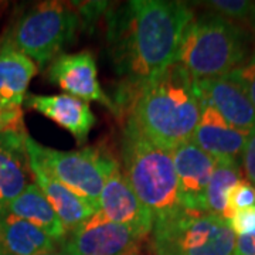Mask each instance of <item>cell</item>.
<instances>
[{
	"instance_id": "ffe728a7",
	"label": "cell",
	"mask_w": 255,
	"mask_h": 255,
	"mask_svg": "<svg viewBox=\"0 0 255 255\" xmlns=\"http://www.w3.org/2000/svg\"><path fill=\"white\" fill-rule=\"evenodd\" d=\"M241 179V167L238 160H216V167L206 190V211L226 220L228 191Z\"/></svg>"
},
{
	"instance_id": "9c48e42d",
	"label": "cell",
	"mask_w": 255,
	"mask_h": 255,
	"mask_svg": "<svg viewBox=\"0 0 255 255\" xmlns=\"http://www.w3.org/2000/svg\"><path fill=\"white\" fill-rule=\"evenodd\" d=\"M47 78L57 87L75 98L102 104L112 112H118L117 104L104 92L98 81V70L94 54L81 51L74 54H60L47 70Z\"/></svg>"
},
{
	"instance_id": "7a4b0ae2",
	"label": "cell",
	"mask_w": 255,
	"mask_h": 255,
	"mask_svg": "<svg viewBox=\"0 0 255 255\" xmlns=\"http://www.w3.org/2000/svg\"><path fill=\"white\" fill-rule=\"evenodd\" d=\"M129 118L153 145L173 152L189 142L200 121L194 78L173 63L143 85L129 102Z\"/></svg>"
},
{
	"instance_id": "603a6c76",
	"label": "cell",
	"mask_w": 255,
	"mask_h": 255,
	"mask_svg": "<svg viewBox=\"0 0 255 255\" xmlns=\"http://www.w3.org/2000/svg\"><path fill=\"white\" fill-rule=\"evenodd\" d=\"M228 77L234 80L244 90L255 110V53Z\"/></svg>"
},
{
	"instance_id": "52a82bcc",
	"label": "cell",
	"mask_w": 255,
	"mask_h": 255,
	"mask_svg": "<svg viewBox=\"0 0 255 255\" xmlns=\"http://www.w3.org/2000/svg\"><path fill=\"white\" fill-rule=\"evenodd\" d=\"M28 159L46 170L55 180L87 200L98 204L102 187L119 163L97 147L80 150H57L26 137Z\"/></svg>"
},
{
	"instance_id": "d6986e66",
	"label": "cell",
	"mask_w": 255,
	"mask_h": 255,
	"mask_svg": "<svg viewBox=\"0 0 255 255\" xmlns=\"http://www.w3.org/2000/svg\"><path fill=\"white\" fill-rule=\"evenodd\" d=\"M6 210L18 219L26 220L43 230L57 243L63 241L68 234L36 182L30 183L14 200L9 203Z\"/></svg>"
},
{
	"instance_id": "d4e9b609",
	"label": "cell",
	"mask_w": 255,
	"mask_h": 255,
	"mask_svg": "<svg viewBox=\"0 0 255 255\" xmlns=\"http://www.w3.org/2000/svg\"><path fill=\"white\" fill-rule=\"evenodd\" d=\"M4 133H27L21 108H0V135Z\"/></svg>"
},
{
	"instance_id": "83f0119b",
	"label": "cell",
	"mask_w": 255,
	"mask_h": 255,
	"mask_svg": "<svg viewBox=\"0 0 255 255\" xmlns=\"http://www.w3.org/2000/svg\"><path fill=\"white\" fill-rule=\"evenodd\" d=\"M0 255H9L7 254V251L4 250V247L1 246V243H0Z\"/></svg>"
},
{
	"instance_id": "7402d4cb",
	"label": "cell",
	"mask_w": 255,
	"mask_h": 255,
	"mask_svg": "<svg viewBox=\"0 0 255 255\" xmlns=\"http://www.w3.org/2000/svg\"><path fill=\"white\" fill-rule=\"evenodd\" d=\"M251 206H255V187L248 180L241 179L231 190L228 191L226 221L234 213L247 209V207H251Z\"/></svg>"
},
{
	"instance_id": "5b68a950",
	"label": "cell",
	"mask_w": 255,
	"mask_h": 255,
	"mask_svg": "<svg viewBox=\"0 0 255 255\" xmlns=\"http://www.w3.org/2000/svg\"><path fill=\"white\" fill-rule=\"evenodd\" d=\"M81 14L63 1H41L18 16L4 41L41 68L75 41Z\"/></svg>"
},
{
	"instance_id": "3957f363",
	"label": "cell",
	"mask_w": 255,
	"mask_h": 255,
	"mask_svg": "<svg viewBox=\"0 0 255 255\" xmlns=\"http://www.w3.org/2000/svg\"><path fill=\"white\" fill-rule=\"evenodd\" d=\"M122 174L153 216V224L182 211L172 152L149 142L128 119L122 143Z\"/></svg>"
},
{
	"instance_id": "4316f807",
	"label": "cell",
	"mask_w": 255,
	"mask_h": 255,
	"mask_svg": "<svg viewBox=\"0 0 255 255\" xmlns=\"http://www.w3.org/2000/svg\"><path fill=\"white\" fill-rule=\"evenodd\" d=\"M234 255H255V234L237 237Z\"/></svg>"
},
{
	"instance_id": "7c38bea8",
	"label": "cell",
	"mask_w": 255,
	"mask_h": 255,
	"mask_svg": "<svg viewBox=\"0 0 255 255\" xmlns=\"http://www.w3.org/2000/svg\"><path fill=\"white\" fill-rule=\"evenodd\" d=\"M199 100L219 112L230 125L250 132L255 128V110L244 90L230 77L194 80Z\"/></svg>"
},
{
	"instance_id": "ba28073f",
	"label": "cell",
	"mask_w": 255,
	"mask_h": 255,
	"mask_svg": "<svg viewBox=\"0 0 255 255\" xmlns=\"http://www.w3.org/2000/svg\"><path fill=\"white\" fill-rule=\"evenodd\" d=\"M139 238L100 210L71 230L61 243L64 255H135Z\"/></svg>"
},
{
	"instance_id": "9a60e30c",
	"label": "cell",
	"mask_w": 255,
	"mask_h": 255,
	"mask_svg": "<svg viewBox=\"0 0 255 255\" xmlns=\"http://www.w3.org/2000/svg\"><path fill=\"white\" fill-rule=\"evenodd\" d=\"M26 137L27 133L0 135V211L31 183Z\"/></svg>"
},
{
	"instance_id": "8fae6325",
	"label": "cell",
	"mask_w": 255,
	"mask_h": 255,
	"mask_svg": "<svg viewBox=\"0 0 255 255\" xmlns=\"http://www.w3.org/2000/svg\"><path fill=\"white\" fill-rule=\"evenodd\" d=\"M172 156L177 177V196L182 209L207 213L206 190L216 167V159L191 140L177 146Z\"/></svg>"
},
{
	"instance_id": "277c9868",
	"label": "cell",
	"mask_w": 255,
	"mask_h": 255,
	"mask_svg": "<svg viewBox=\"0 0 255 255\" xmlns=\"http://www.w3.org/2000/svg\"><path fill=\"white\" fill-rule=\"evenodd\" d=\"M248 34L217 13L194 17L183 33L176 63L194 80L228 77L248 60Z\"/></svg>"
},
{
	"instance_id": "f1b7e54d",
	"label": "cell",
	"mask_w": 255,
	"mask_h": 255,
	"mask_svg": "<svg viewBox=\"0 0 255 255\" xmlns=\"http://www.w3.org/2000/svg\"><path fill=\"white\" fill-rule=\"evenodd\" d=\"M43 255H64V254L63 253H55L54 251V253H48V254H43Z\"/></svg>"
},
{
	"instance_id": "5bb4252c",
	"label": "cell",
	"mask_w": 255,
	"mask_h": 255,
	"mask_svg": "<svg viewBox=\"0 0 255 255\" xmlns=\"http://www.w3.org/2000/svg\"><path fill=\"white\" fill-rule=\"evenodd\" d=\"M24 104L30 110H34L51 119L57 125L68 130L78 145L87 142L91 129L97 122L92 114L90 102L75 98L68 94L57 95H34L26 97Z\"/></svg>"
},
{
	"instance_id": "4fadbf2b",
	"label": "cell",
	"mask_w": 255,
	"mask_h": 255,
	"mask_svg": "<svg viewBox=\"0 0 255 255\" xmlns=\"http://www.w3.org/2000/svg\"><path fill=\"white\" fill-rule=\"evenodd\" d=\"M200 121L193 133L191 142L216 160H238L250 132L230 125L204 101H200Z\"/></svg>"
},
{
	"instance_id": "6da1fadb",
	"label": "cell",
	"mask_w": 255,
	"mask_h": 255,
	"mask_svg": "<svg viewBox=\"0 0 255 255\" xmlns=\"http://www.w3.org/2000/svg\"><path fill=\"white\" fill-rule=\"evenodd\" d=\"M193 10L174 0H132L107 16V44L119 78V107L176 63Z\"/></svg>"
},
{
	"instance_id": "cb8c5ba5",
	"label": "cell",
	"mask_w": 255,
	"mask_h": 255,
	"mask_svg": "<svg viewBox=\"0 0 255 255\" xmlns=\"http://www.w3.org/2000/svg\"><path fill=\"white\" fill-rule=\"evenodd\" d=\"M227 224L237 237L255 234V206L234 213L227 220Z\"/></svg>"
},
{
	"instance_id": "30bf717a",
	"label": "cell",
	"mask_w": 255,
	"mask_h": 255,
	"mask_svg": "<svg viewBox=\"0 0 255 255\" xmlns=\"http://www.w3.org/2000/svg\"><path fill=\"white\" fill-rule=\"evenodd\" d=\"M98 210L111 221L129 228L139 240H143L152 233V213L137 199L119 167L112 172L102 187Z\"/></svg>"
},
{
	"instance_id": "2e32d148",
	"label": "cell",
	"mask_w": 255,
	"mask_h": 255,
	"mask_svg": "<svg viewBox=\"0 0 255 255\" xmlns=\"http://www.w3.org/2000/svg\"><path fill=\"white\" fill-rule=\"evenodd\" d=\"M31 173L34 182L41 189L48 203L58 216L60 221L68 231H71L82 221L90 219L95 211H98V204L94 201L87 200L77 193L65 187L63 183L55 180L53 176L43 170L40 166L30 160Z\"/></svg>"
},
{
	"instance_id": "e0dca14e",
	"label": "cell",
	"mask_w": 255,
	"mask_h": 255,
	"mask_svg": "<svg viewBox=\"0 0 255 255\" xmlns=\"http://www.w3.org/2000/svg\"><path fill=\"white\" fill-rule=\"evenodd\" d=\"M37 65L7 41L0 43V108H21Z\"/></svg>"
},
{
	"instance_id": "44dd1931",
	"label": "cell",
	"mask_w": 255,
	"mask_h": 255,
	"mask_svg": "<svg viewBox=\"0 0 255 255\" xmlns=\"http://www.w3.org/2000/svg\"><path fill=\"white\" fill-rule=\"evenodd\" d=\"M209 9L234 23H243L255 28V1L248 0H211L204 1Z\"/></svg>"
},
{
	"instance_id": "484cf974",
	"label": "cell",
	"mask_w": 255,
	"mask_h": 255,
	"mask_svg": "<svg viewBox=\"0 0 255 255\" xmlns=\"http://www.w3.org/2000/svg\"><path fill=\"white\" fill-rule=\"evenodd\" d=\"M241 162L247 177L246 180H248L255 187V128L251 129L248 133L244 150L241 153Z\"/></svg>"
},
{
	"instance_id": "8992f818",
	"label": "cell",
	"mask_w": 255,
	"mask_h": 255,
	"mask_svg": "<svg viewBox=\"0 0 255 255\" xmlns=\"http://www.w3.org/2000/svg\"><path fill=\"white\" fill-rule=\"evenodd\" d=\"M155 255H234L237 236L210 213L182 210L152 228Z\"/></svg>"
},
{
	"instance_id": "ac0fdd59",
	"label": "cell",
	"mask_w": 255,
	"mask_h": 255,
	"mask_svg": "<svg viewBox=\"0 0 255 255\" xmlns=\"http://www.w3.org/2000/svg\"><path fill=\"white\" fill-rule=\"evenodd\" d=\"M0 243L9 255H43L54 253L57 241L26 220L0 211Z\"/></svg>"
}]
</instances>
